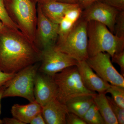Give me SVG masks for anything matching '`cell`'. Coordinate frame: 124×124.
<instances>
[{
	"instance_id": "obj_1",
	"label": "cell",
	"mask_w": 124,
	"mask_h": 124,
	"mask_svg": "<svg viewBox=\"0 0 124 124\" xmlns=\"http://www.w3.org/2000/svg\"><path fill=\"white\" fill-rule=\"evenodd\" d=\"M42 51L19 30L4 25L0 29V70L15 73L40 62Z\"/></svg>"
},
{
	"instance_id": "obj_2",
	"label": "cell",
	"mask_w": 124,
	"mask_h": 124,
	"mask_svg": "<svg viewBox=\"0 0 124 124\" xmlns=\"http://www.w3.org/2000/svg\"><path fill=\"white\" fill-rule=\"evenodd\" d=\"M10 19L19 30L35 44L37 19L36 0H4Z\"/></svg>"
},
{
	"instance_id": "obj_3",
	"label": "cell",
	"mask_w": 124,
	"mask_h": 124,
	"mask_svg": "<svg viewBox=\"0 0 124 124\" xmlns=\"http://www.w3.org/2000/svg\"><path fill=\"white\" fill-rule=\"evenodd\" d=\"M87 33L89 57L100 53H107L112 57L124 51V38L117 37L101 23L88 22Z\"/></svg>"
},
{
	"instance_id": "obj_4",
	"label": "cell",
	"mask_w": 124,
	"mask_h": 124,
	"mask_svg": "<svg viewBox=\"0 0 124 124\" xmlns=\"http://www.w3.org/2000/svg\"><path fill=\"white\" fill-rule=\"evenodd\" d=\"M53 77L58 86L56 98L63 104L75 97L97 93L85 88L77 66L67 68Z\"/></svg>"
},
{
	"instance_id": "obj_5",
	"label": "cell",
	"mask_w": 124,
	"mask_h": 124,
	"mask_svg": "<svg viewBox=\"0 0 124 124\" xmlns=\"http://www.w3.org/2000/svg\"><path fill=\"white\" fill-rule=\"evenodd\" d=\"M40 62L30 65L18 72L5 86L2 98L18 97L24 98L30 102L35 101L34 94L35 78Z\"/></svg>"
},
{
	"instance_id": "obj_6",
	"label": "cell",
	"mask_w": 124,
	"mask_h": 124,
	"mask_svg": "<svg viewBox=\"0 0 124 124\" xmlns=\"http://www.w3.org/2000/svg\"><path fill=\"white\" fill-rule=\"evenodd\" d=\"M87 25V22L80 18L65 39L55 44V48L78 62L86 60L89 57Z\"/></svg>"
},
{
	"instance_id": "obj_7",
	"label": "cell",
	"mask_w": 124,
	"mask_h": 124,
	"mask_svg": "<svg viewBox=\"0 0 124 124\" xmlns=\"http://www.w3.org/2000/svg\"><path fill=\"white\" fill-rule=\"evenodd\" d=\"M54 45L41 50L38 70V71L52 76L67 68L77 66L78 63L75 59L58 50Z\"/></svg>"
},
{
	"instance_id": "obj_8",
	"label": "cell",
	"mask_w": 124,
	"mask_h": 124,
	"mask_svg": "<svg viewBox=\"0 0 124 124\" xmlns=\"http://www.w3.org/2000/svg\"><path fill=\"white\" fill-rule=\"evenodd\" d=\"M111 56L106 53H100L89 57L86 61L96 74L111 85L124 87V76L119 73L111 62Z\"/></svg>"
},
{
	"instance_id": "obj_9",
	"label": "cell",
	"mask_w": 124,
	"mask_h": 124,
	"mask_svg": "<svg viewBox=\"0 0 124 124\" xmlns=\"http://www.w3.org/2000/svg\"><path fill=\"white\" fill-rule=\"evenodd\" d=\"M37 11L35 44L42 50L56 44L58 37L59 24L54 23L46 17L38 3Z\"/></svg>"
},
{
	"instance_id": "obj_10",
	"label": "cell",
	"mask_w": 124,
	"mask_h": 124,
	"mask_svg": "<svg viewBox=\"0 0 124 124\" xmlns=\"http://www.w3.org/2000/svg\"><path fill=\"white\" fill-rule=\"evenodd\" d=\"M119 10L101 1H98L82 10L80 18L95 21L104 24L114 34L116 17Z\"/></svg>"
},
{
	"instance_id": "obj_11",
	"label": "cell",
	"mask_w": 124,
	"mask_h": 124,
	"mask_svg": "<svg viewBox=\"0 0 124 124\" xmlns=\"http://www.w3.org/2000/svg\"><path fill=\"white\" fill-rule=\"evenodd\" d=\"M58 86L52 76L38 71L34 86V94L35 101L42 107L52 99L56 98Z\"/></svg>"
},
{
	"instance_id": "obj_12",
	"label": "cell",
	"mask_w": 124,
	"mask_h": 124,
	"mask_svg": "<svg viewBox=\"0 0 124 124\" xmlns=\"http://www.w3.org/2000/svg\"><path fill=\"white\" fill-rule=\"evenodd\" d=\"M77 66L82 82L86 88L95 93H106L110 84L94 73L86 60L78 62Z\"/></svg>"
},
{
	"instance_id": "obj_13",
	"label": "cell",
	"mask_w": 124,
	"mask_h": 124,
	"mask_svg": "<svg viewBox=\"0 0 124 124\" xmlns=\"http://www.w3.org/2000/svg\"><path fill=\"white\" fill-rule=\"evenodd\" d=\"M42 115L46 124H66L68 111L66 105L56 98L52 99L42 107Z\"/></svg>"
},
{
	"instance_id": "obj_14",
	"label": "cell",
	"mask_w": 124,
	"mask_h": 124,
	"mask_svg": "<svg viewBox=\"0 0 124 124\" xmlns=\"http://www.w3.org/2000/svg\"><path fill=\"white\" fill-rule=\"evenodd\" d=\"M45 16L53 22L59 24L67 11L79 6L78 4H71L49 0L43 3H38Z\"/></svg>"
},
{
	"instance_id": "obj_15",
	"label": "cell",
	"mask_w": 124,
	"mask_h": 124,
	"mask_svg": "<svg viewBox=\"0 0 124 124\" xmlns=\"http://www.w3.org/2000/svg\"><path fill=\"white\" fill-rule=\"evenodd\" d=\"M42 108L35 101L26 105L14 104L11 107V112L13 117L23 124H29L37 114L41 112Z\"/></svg>"
},
{
	"instance_id": "obj_16",
	"label": "cell",
	"mask_w": 124,
	"mask_h": 124,
	"mask_svg": "<svg viewBox=\"0 0 124 124\" xmlns=\"http://www.w3.org/2000/svg\"><path fill=\"white\" fill-rule=\"evenodd\" d=\"M82 10L78 6L67 11L59 24L58 37L56 44L60 43L65 39L80 19Z\"/></svg>"
},
{
	"instance_id": "obj_17",
	"label": "cell",
	"mask_w": 124,
	"mask_h": 124,
	"mask_svg": "<svg viewBox=\"0 0 124 124\" xmlns=\"http://www.w3.org/2000/svg\"><path fill=\"white\" fill-rule=\"evenodd\" d=\"M94 95H80L69 99L65 104L68 112L74 113L82 118L94 103Z\"/></svg>"
},
{
	"instance_id": "obj_18",
	"label": "cell",
	"mask_w": 124,
	"mask_h": 124,
	"mask_svg": "<svg viewBox=\"0 0 124 124\" xmlns=\"http://www.w3.org/2000/svg\"><path fill=\"white\" fill-rule=\"evenodd\" d=\"M106 94V93H97L93 97L94 103L97 107L105 124H118Z\"/></svg>"
},
{
	"instance_id": "obj_19",
	"label": "cell",
	"mask_w": 124,
	"mask_h": 124,
	"mask_svg": "<svg viewBox=\"0 0 124 124\" xmlns=\"http://www.w3.org/2000/svg\"><path fill=\"white\" fill-rule=\"evenodd\" d=\"M82 119L89 124H105L98 109L94 103L92 104Z\"/></svg>"
},
{
	"instance_id": "obj_20",
	"label": "cell",
	"mask_w": 124,
	"mask_h": 124,
	"mask_svg": "<svg viewBox=\"0 0 124 124\" xmlns=\"http://www.w3.org/2000/svg\"><path fill=\"white\" fill-rule=\"evenodd\" d=\"M106 93H109L116 104L124 108V87L111 85Z\"/></svg>"
},
{
	"instance_id": "obj_21",
	"label": "cell",
	"mask_w": 124,
	"mask_h": 124,
	"mask_svg": "<svg viewBox=\"0 0 124 124\" xmlns=\"http://www.w3.org/2000/svg\"><path fill=\"white\" fill-rule=\"evenodd\" d=\"M0 21L5 26L15 30H19L8 15L5 8L4 0H0Z\"/></svg>"
},
{
	"instance_id": "obj_22",
	"label": "cell",
	"mask_w": 124,
	"mask_h": 124,
	"mask_svg": "<svg viewBox=\"0 0 124 124\" xmlns=\"http://www.w3.org/2000/svg\"><path fill=\"white\" fill-rule=\"evenodd\" d=\"M113 113L117 120L118 124H124V108L119 106L115 102L112 98L107 96Z\"/></svg>"
},
{
	"instance_id": "obj_23",
	"label": "cell",
	"mask_w": 124,
	"mask_h": 124,
	"mask_svg": "<svg viewBox=\"0 0 124 124\" xmlns=\"http://www.w3.org/2000/svg\"><path fill=\"white\" fill-rule=\"evenodd\" d=\"M114 34L119 38H124V10L120 11L116 17Z\"/></svg>"
},
{
	"instance_id": "obj_24",
	"label": "cell",
	"mask_w": 124,
	"mask_h": 124,
	"mask_svg": "<svg viewBox=\"0 0 124 124\" xmlns=\"http://www.w3.org/2000/svg\"><path fill=\"white\" fill-rule=\"evenodd\" d=\"M113 62L117 63L120 68L121 75L124 76V50L116 53L111 57Z\"/></svg>"
},
{
	"instance_id": "obj_25",
	"label": "cell",
	"mask_w": 124,
	"mask_h": 124,
	"mask_svg": "<svg viewBox=\"0 0 124 124\" xmlns=\"http://www.w3.org/2000/svg\"><path fill=\"white\" fill-rule=\"evenodd\" d=\"M82 118L74 113L68 112L66 117V124H86Z\"/></svg>"
},
{
	"instance_id": "obj_26",
	"label": "cell",
	"mask_w": 124,
	"mask_h": 124,
	"mask_svg": "<svg viewBox=\"0 0 124 124\" xmlns=\"http://www.w3.org/2000/svg\"><path fill=\"white\" fill-rule=\"evenodd\" d=\"M100 1L119 11L124 10V0H100Z\"/></svg>"
},
{
	"instance_id": "obj_27",
	"label": "cell",
	"mask_w": 124,
	"mask_h": 124,
	"mask_svg": "<svg viewBox=\"0 0 124 124\" xmlns=\"http://www.w3.org/2000/svg\"><path fill=\"white\" fill-rule=\"evenodd\" d=\"M16 73H8L0 70V86L4 85L6 83L14 77Z\"/></svg>"
},
{
	"instance_id": "obj_28",
	"label": "cell",
	"mask_w": 124,
	"mask_h": 124,
	"mask_svg": "<svg viewBox=\"0 0 124 124\" xmlns=\"http://www.w3.org/2000/svg\"><path fill=\"white\" fill-rule=\"evenodd\" d=\"M100 0H77V4L82 10L90 6L95 2Z\"/></svg>"
},
{
	"instance_id": "obj_29",
	"label": "cell",
	"mask_w": 124,
	"mask_h": 124,
	"mask_svg": "<svg viewBox=\"0 0 124 124\" xmlns=\"http://www.w3.org/2000/svg\"><path fill=\"white\" fill-rule=\"evenodd\" d=\"M31 124H46L45 121L42 115V112L38 113L31 120Z\"/></svg>"
},
{
	"instance_id": "obj_30",
	"label": "cell",
	"mask_w": 124,
	"mask_h": 124,
	"mask_svg": "<svg viewBox=\"0 0 124 124\" xmlns=\"http://www.w3.org/2000/svg\"><path fill=\"white\" fill-rule=\"evenodd\" d=\"M2 124H23L22 122L13 117L12 118L5 117L2 120Z\"/></svg>"
},
{
	"instance_id": "obj_31",
	"label": "cell",
	"mask_w": 124,
	"mask_h": 124,
	"mask_svg": "<svg viewBox=\"0 0 124 124\" xmlns=\"http://www.w3.org/2000/svg\"><path fill=\"white\" fill-rule=\"evenodd\" d=\"M5 88V86L4 85L0 86V115L1 114V99L2 98V95L3 94V92ZM2 120L0 119V124H2Z\"/></svg>"
},
{
	"instance_id": "obj_32",
	"label": "cell",
	"mask_w": 124,
	"mask_h": 124,
	"mask_svg": "<svg viewBox=\"0 0 124 124\" xmlns=\"http://www.w3.org/2000/svg\"><path fill=\"white\" fill-rule=\"evenodd\" d=\"M55 0L57 1H59V2L68 3V4H77V0Z\"/></svg>"
},
{
	"instance_id": "obj_33",
	"label": "cell",
	"mask_w": 124,
	"mask_h": 124,
	"mask_svg": "<svg viewBox=\"0 0 124 124\" xmlns=\"http://www.w3.org/2000/svg\"><path fill=\"white\" fill-rule=\"evenodd\" d=\"M36 0L37 1L38 3L41 4V3H43V2H46V1L49 0Z\"/></svg>"
},
{
	"instance_id": "obj_34",
	"label": "cell",
	"mask_w": 124,
	"mask_h": 124,
	"mask_svg": "<svg viewBox=\"0 0 124 124\" xmlns=\"http://www.w3.org/2000/svg\"><path fill=\"white\" fill-rule=\"evenodd\" d=\"M4 24L2 23L0 21V29L2 28V27H3V26H4Z\"/></svg>"
}]
</instances>
